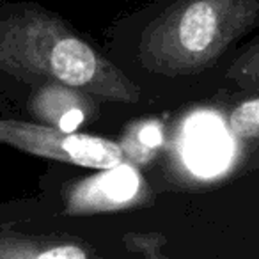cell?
<instances>
[{
	"mask_svg": "<svg viewBox=\"0 0 259 259\" xmlns=\"http://www.w3.org/2000/svg\"><path fill=\"white\" fill-rule=\"evenodd\" d=\"M48 20L0 22V68L11 73L47 75L64 85L89 89L117 100H135L137 93L87 43L66 30L48 27Z\"/></svg>",
	"mask_w": 259,
	"mask_h": 259,
	"instance_id": "1",
	"label": "cell"
},
{
	"mask_svg": "<svg viewBox=\"0 0 259 259\" xmlns=\"http://www.w3.org/2000/svg\"><path fill=\"white\" fill-rule=\"evenodd\" d=\"M248 8L250 0H188L149 30V55L170 69L209 61L250 20Z\"/></svg>",
	"mask_w": 259,
	"mask_h": 259,
	"instance_id": "2",
	"label": "cell"
},
{
	"mask_svg": "<svg viewBox=\"0 0 259 259\" xmlns=\"http://www.w3.org/2000/svg\"><path fill=\"white\" fill-rule=\"evenodd\" d=\"M0 142L32 155L93 169H110L122 160L119 144L107 139L18 121H0Z\"/></svg>",
	"mask_w": 259,
	"mask_h": 259,
	"instance_id": "3",
	"label": "cell"
},
{
	"mask_svg": "<svg viewBox=\"0 0 259 259\" xmlns=\"http://www.w3.org/2000/svg\"><path fill=\"white\" fill-rule=\"evenodd\" d=\"M139 190V176L132 167L117 163L107 169L103 176L89 180L80 187L78 195L71 199V206L85 208H114L124 204Z\"/></svg>",
	"mask_w": 259,
	"mask_h": 259,
	"instance_id": "4",
	"label": "cell"
},
{
	"mask_svg": "<svg viewBox=\"0 0 259 259\" xmlns=\"http://www.w3.org/2000/svg\"><path fill=\"white\" fill-rule=\"evenodd\" d=\"M227 142L220 126L211 119L197 121V128L192 134L188 158L199 172H213L224 165L227 156Z\"/></svg>",
	"mask_w": 259,
	"mask_h": 259,
	"instance_id": "5",
	"label": "cell"
},
{
	"mask_svg": "<svg viewBox=\"0 0 259 259\" xmlns=\"http://www.w3.org/2000/svg\"><path fill=\"white\" fill-rule=\"evenodd\" d=\"M229 128L240 139H250L259 135V100L240 105L231 114Z\"/></svg>",
	"mask_w": 259,
	"mask_h": 259,
	"instance_id": "6",
	"label": "cell"
},
{
	"mask_svg": "<svg viewBox=\"0 0 259 259\" xmlns=\"http://www.w3.org/2000/svg\"><path fill=\"white\" fill-rule=\"evenodd\" d=\"M82 122H83V112L80 110V108L73 107V108H69V110H66L64 114L59 117L55 126H57L59 130H62V132H66V134H73V132L78 130V126L82 124Z\"/></svg>",
	"mask_w": 259,
	"mask_h": 259,
	"instance_id": "7",
	"label": "cell"
},
{
	"mask_svg": "<svg viewBox=\"0 0 259 259\" xmlns=\"http://www.w3.org/2000/svg\"><path fill=\"white\" fill-rule=\"evenodd\" d=\"M141 142L146 148H156L162 142V132H160V126L149 124L146 128H142L141 132Z\"/></svg>",
	"mask_w": 259,
	"mask_h": 259,
	"instance_id": "8",
	"label": "cell"
}]
</instances>
